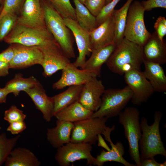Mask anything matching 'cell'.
I'll return each mask as SVG.
<instances>
[{"instance_id":"1","label":"cell","mask_w":166,"mask_h":166,"mask_svg":"<svg viewBox=\"0 0 166 166\" xmlns=\"http://www.w3.org/2000/svg\"><path fill=\"white\" fill-rule=\"evenodd\" d=\"M144 60L143 47L124 37L106 63L111 71L123 75L132 70H140Z\"/></svg>"},{"instance_id":"2","label":"cell","mask_w":166,"mask_h":166,"mask_svg":"<svg viewBox=\"0 0 166 166\" xmlns=\"http://www.w3.org/2000/svg\"><path fill=\"white\" fill-rule=\"evenodd\" d=\"M41 4L47 28L65 55L69 59L75 58V39L72 31L65 24L64 18L47 1L42 0Z\"/></svg>"},{"instance_id":"3","label":"cell","mask_w":166,"mask_h":166,"mask_svg":"<svg viewBox=\"0 0 166 166\" xmlns=\"http://www.w3.org/2000/svg\"><path fill=\"white\" fill-rule=\"evenodd\" d=\"M162 117L161 111H156L154 121L151 125L148 124L145 117L141 118L140 124L142 134L139 143L140 160L154 158L157 155L166 157V150L162 141L159 129Z\"/></svg>"},{"instance_id":"4","label":"cell","mask_w":166,"mask_h":166,"mask_svg":"<svg viewBox=\"0 0 166 166\" xmlns=\"http://www.w3.org/2000/svg\"><path fill=\"white\" fill-rule=\"evenodd\" d=\"M106 117H92L74 122L71 135L70 142L95 144L99 136L103 134L107 140L110 137L115 126L107 127Z\"/></svg>"},{"instance_id":"5","label":"cell","mask_w":166,"mask_h":166,"mask_svg":"<svg viewBox=\"0 0 166 166\" xmlns=\"http://www.w3.org/2000/svg\"><path fill=\"white\" fill-rule=\"evenodd\" d=\"M138 109L133 107H125L118 115V120L124 128L125 137L129 144L131 159L137 166H140L139 143L142 132Z\"/></svg>"},{"instance_id":"6","label":"cell","mask_w":166,"mask_h":166,"mask_svg":"<svg viewBox=\"0 0 166 166\" xmlns=\"http://www.w3.org/2000/svg\"><path fill=\"white\" fill-rule=\"evenodd\" d=\"M132 92L128 85L122 89H105L101 96L100 106L93 112L92 117H106L108 119L118 116L130 100Z\"/></svg>"},{"instance_id":"7","label":"cell","mask_w":166,"mask_h":166,"mask_svg":"<svg viewBox=\"0 0 166 166\" xmlns=\"http://www.w3.org/2000/svg\"><path fill=\"white\" fill-rule=\"evenodd\" d=\"M145 11L141 2L136 1L131 4L124 34L125 38L142 47L151 35L145 25Z\"/></svg>"},{"instance_id":"8","label":"cell","mask_w":166,"mask_h":166,"mask_svg":"<svg viewBox=\"0 0 166 166\" xmlns=\"http://www.w3.org/2000/svg\"><path fill=\"white\" fill-rule=\"evenodd\" d=\"M54 39L47 28L37 29L16 23L3 40L10 44L41 46Z\"/></svg>"},{"instance_id":"9","label":"cell","mask_w":166,"mask_h":166,"mask_svg":"<svg viewBox=\"0 0 166 166\" xmlns=\"http://www.w3.org/2000/svg\"><path fill=\"white\" fill-rule=\"evenodd\" d=\"M92 144L85 143L69 142L57 148L55 158L60 166H68L70 163L82 159L94 165L96 158L91 154Z\"/></svg>"},{"instance_id":"10","label":"cell","mask_w":166,"mask_h":166,"mask_svg":"<svg viewBox=\"0 0 166 166\" xmlns=\"http://www.w3.org/2000/svg\"><path fill=\"white\" fill-rule=\"evenodd\" d=\"M38 47L43 53V60L41 65L43 69V74L45 77L63 69L71 62L69 58L54 39Z\"/></svg>"},{"instance_id":"11","label":"cell","mask_w":166,"mask_h":166,"mask_svg":"<svg viewBox=\"0 0 166 166\" xmlns=\"http://www.w3.org/2000/svg\"><path fill=\"white\" fill-rule=\"evenodd\" d=\"M124 79L131 89L132 104L139 105L146 102L154 91L149 81L141 70H132L125 73Z\"/></svg>"},{"instance_id":"12","label":"cell","mask_w":166,"mask_h":166,"mask_svg":"<svg viewBox=\"0 0 166 166\" xmlns=\"http://www.w3.org/2000/svg\"><path fill=\"white\" fill-rule=\"evenodd\" d=\"M64 20L73 33L78 50V55L73 63L77 67L83 69L87 56L93 50L89 32L81 26L75 20L70 18H64Z\"/></svg>"},{"instance_id":"13","label":"cell","mask_w":166,"mask_h":166,"mask_svg":"<svg viewBox=\"0 0 166 166\" xmlns=\"http://www.w3.org/2000/svg\"><path fill=\"white\" fill-rule=\"evenodd\" d=\"M14 56L9 63L10 68L22 69L36 65H41L43 55L37 46H27L18 44H11Z\"/></svg>"},{"instance_id":"14","label":"cell","mask_w":166,"mask_h":166,"mask_svg":"<svg viewBox=\"0 0 166 166\" xmlns=\"http://www.w3.org/2000/svg\"><path fill=\"white\" fill-rule=\"evenodd\" d=\"M17 24L37 29L47 28L43 9L40 0H25Z\"/></svg>"},{"instance_id":"15","label":"cell","mask_w":166,"mask_h":166,"mask_svg":"<svg viewBox=\"0 0 166 166\" xmlns=\"http://www.w3.org/2000/svg\"><path fill=\"white\" fill-rule=\"evenodd\" d=\"M97 77H93L83 85L78 100L84 107L93 112L99 108L105 89L102 81Z\"/></svg>"},{"instance_id":"16","label":"cell","mask_w":166,"mask_h":166,"mask_svg":"<svg viewBox=\"0 0 166 166\" xmlns=\"http://www.w3.org/2000/svg\"><path fill=\"white\" fill-rule=\"evenodd\" d=\"M62 70L61 77L53 85V89H61L67 86L83 85L93 77L97 76L85 69H78L71 62Z\"/></svg>"},{"instance_id":"17","label":"cell","mask_w":166,"mask_h":166,"mask_svg":"<svg viewBox=\"0 0 166 166\" xmlns=\"http://www.w3.org/2000/svg\"><path fill=\"white\" fill-rule=\"evenodd\" d=\"M30 97L36 108L42 113L47 122L53 116L54 103L52 97H48L45 90L38 81L32 88L24 91Z\"/></svg>"},{"instance_id":"18","label":"cell","mask_w":166,"mask_h":166,"mask_svg":"<svg viewBox=\"0 0 166 166\" xmlns=\"http://www.w3.org/2000/svg\"><path fill=\"white\" fill-rule=\"evenodd\" d=\"M89 34L93 49L114 44L115 26L112 15Z\"/></svg>"},{"instance_id":"19","label":"cell","mask_w":166,"mask_h":166,"mask_svg":"<svg viewBox=\"0 0 166 166\" xmlns=\"http://www.w3.org/2000/svg\"><path fill=\"white\" fill-rule=\"evenodd\" d=\"M144 61L160 64L166 63V44L161 41L155 32L143 46Z\"/></svg>"},{"instance_id":"20","label":"cell","mask_w":166,"mask_h":166,"mask_svg":"<svg viewBox=\"0 0 166 166\" xmlns=\"http://www.w3.org/2000/svg\"><path fill=\"white\" fill-rule=\"evenodd\" d=\"M56 123L55 127L47 129L46 138L53 147L57 148L70 142L74 123L59 120Z\"/></svg>"},{"instance_id":"21","label":"cell","mask_w":166,"mask_h":166,"mask_svg":"<svg viewBox=\"0 0 166 166\" xmlns=\"http://www.w3.org/2000/svg\"><path fill=\"white\" fill-rule=\"evenodd\" d=\"M116 47L114 44L95 49H93L89 59L86 60L83 69L95 74L101 76V67L111 55Z\"/></svg>"},{"instance_id":"22","label":"cell","mask_w":166,"mask_h":166,"mask_svg":"<svg viewBox=\"0 0 166 166\" xmlns=\"http://www.w3.org/2000/svg\"><path fill=\"white\" fill-rule=\"evenodd\" d=\"M143 73L152 86L154 92L166 91V76L163 68L158 64L144 61Z\"/></svg>"},{"instance_id":"23","label":"cell","mask_w":166,"mask_h":166,"mask_svg":"<svg viewBox=\"0 0 166 166\" xmlns=\"http://www.w3.org/2000/svg\"><path fill=\"white\" fill-rule=\"evenodd\" d=\"M4 163L5 166H39L41 164L33 152L22 147L14 148Z\"/></svg>"},{"instance_id":"24","label":"cell","mask_w":166,"mask_h":166,"mask_svg":"<svg viewBox=\"0 0 166 166\" xmlns=\"http://www.w3.org/2000/svg\"><path fill=\"white\" fill-rule=\"evenodd\" d=\"M108 141L110 143L111 149L108 151L104 150L100 154L98 155L94 163V165L102 166L108 161H115L121 163L125 166H135L136 164L130 163L127 161L123 157L124 151V147L121 142H118L115 144H113L111 138Z\"/></svg>"},{"instance_id":"25","label":"cell","mask_w":166,"mask_h":166,"mask_svg":"<svg viewBox=\"0 0 166 166\" xmlns=\"http://www.w3.org/2000/svg\"><path fill=\"white\" fill-rule=\"evenodd\" d=\"M93 113L77 101L57 112L53 116L57 120L74 123L91 117Z\"/></svg>"},{"instance_id":"26","label":"cell","mask_w":166,"mask_h":166,"mask_svg":"<svg viewBox=\"0 0 166 166\" xmlns=\"http://www.w3.org/2000/svg\"><path fill=\"white\" fill-rule=\"evenodd\" d=\"M83 85L69 86L65 91L52 97L54 103L53 115L78 101Z\"/></svg>"},{"instance_id":"27","label":"cell","mask_w":166,"mask_h":166,"mask_svg":"<svg viewBox=\"0 0 166 166\" xmlns=\"http://www.w3.org/2000/svg\"><path fill=\"white\" fill-rule=\"evenodd\" d=\"M133 0H127L120 9H114L112 15L115 26L114 44L116 46L124 38V34L129 7Z\"/></svg>"},{"instance_id":"28","label":"cell","mask_w":166,"mask_h":166,"mask_svg":"<svg viewBox=\"0 0 166 166\" xmlns=\"http://www.w3.org/2000/svg\"><path fill=\"white\" fill-rule=\"evenodd\" d=\"M75 6L76 21L80 26L89 32L97 27L96 17L78 0H73Z\"/></svg>"},{"instance_id":"29","label":"cell","mask_w":166,"mask_h":166,"mask_svg":"<svg viewBox=\"0 0 166 166\" xmlns=\"http://www.w3.org/2000/svg\"><path fill=\"white\" fill-rule=\"evenodd\" d=\"M38 82L33 76L25 78L22 73H18L13 79L7 82L5 87L10 93H12L16 97L20 91H24L32 88Z\"/></svg>"},{"instance_id":"30","label":"cell","mask_w":166,"mask_h":166,"mask_svg":"<svg viewBox=\"0 0 166 166\" xmlns=\"http://www.w3.org/2000/svg\"><path fill=\"white\" fill-rule=\"evenodd\" d=\"M20 137L19 135L8 138L6 133L0 134V166L4 163L7 157L16 146Z\"/></svg>"},{"instance_id":"31","label":"cell","mask_w":166,"mask_h":166,"mask_svg":"<svg viewBox=\"0 0 166 166\" xmlns=\"http://www.w3.org/2000/svg\"><path fill=\"white\" fill-rule=\"evenodd\" d=\"M64 18H70L76 21L75 8L70 0H47Z\"/></svg>"},{"instance_id":"32","label":"cell","mask_w":166,"mask_h":166,"mask_svg":"<svg viewBox=\"0 0 166 166\" xmlns=\"http://www.w3.org/2000/svg\"><path fill=\"white\" fill-rule=\"evenodd\" d=\"M17 14H7L0 20V42L10 32L16 23L18 18Z\"/></svg>"},{"instance_id":"33","label":"cell","mask_w":166,"mask_h":166,"mask_svg":"<svg viewBox=\"0 0 166 166\" xmlns=\"http://www.w3.org/2000/svg\"><path fill=\"white\" fill-rule=\"evenodd\" d=\"M23 0H0V20L6 14H17L22 7Z\"/></svg>"},{"instance_id":"34","label":"cell","mask_w":166,"mask_h":166,"mask_svg":"<svg viewBox=\"0 0 166 166\" xmlns=\"http://www.w3.org/2000/svg\"><path fill=\"white\" fill-rule=\"evenodd\" d=\"M26 117L22 110L15 105H12L4 112V119L9 123L19 121H24Z\"/></svg>"},{"instance_id":"35","label":"cell","mask_w":166,"mask_h":166,"mask_svg":"<svg viewBox=\"0 0 166 166\" xmlns=\"http://www.w3.org/2000/svg\"><path fill=\"white\" fill-rule=\"evenodd\" d=\"M120 0H112L105 5L96 17L97 26L102 23L112 14L114 8Z\"/></svg>"},{"instance_id":"36","label":"cell","mask_w":166,"mask_h":166,"mask_svg":"<svg viewBox=\"0 0 166 166\" xmlns=\"http://www.w3.org/2000/svg\"><path fill=\"white\" fill-rule=\"evenodd\" d=\"M106 0H85L84 5L96 17L106 4Z\"/></svg>"},{"instance_id":"37","label":"cell","mask_w":166,"mask_h":166,"mask_svg":"<svg viewBox=\"0 0 166 166\" xmlns=\"http://www.w3.org/2000/svg\"><path fill=\"white\" fill-rule=\"evenodd\" d=\"M155 32L162 41L166 34V19L164 17L160 16L156 19L154 26Z\"/></svg>"},{"instance_id":"38","label":"cell","mask_w":166,"mask_h":166,"mask_svg":"<svg viewBox=\"0 0 166 166\" xmlns=\"http://www.w3.org/2000/svg\"><path fill=\"white\" fill-rule=\"evenodd\" d=\"M141 3L145 11L156 8H166V0H147L143 1Z\"/></svg>"},{"instance_id":"39","label":"cell","mask_w":166,"mask_h":166,"mask_svg":"<svg viewBox=\"0 0 166 166\" xmlns=\"http://www.w3.org/2000/svg\"><path fill=\"white\" fill-rule=\"evenodd\" d=\"M6 129V131L12 134L17 135L26 128V125L24 121H16L11 122Z\"/></svg>"},{"instance_id":"40","label":"cell","mask_w":166,"mask_h":166,"mask_svg":"<svg viewBox=\"0 0 166 166\" xmlns=\"http://www.w3.org/2000/svg\"><path fill=\"white\" fill-rule=\"evenodd\" d=\"M14 51L10 45L0 53V61L9 63L14 56Z\"/></svg>"},{"instance_id":"41","label":"cell","mask_w":166,"mask_h":166,"mask_svg":"<svg viewBox=\"0 0 166 166\" xmlns=\"http://www.w3.org/2000/svg\"><path fill=\"white\" fill-rule=\"evenodd\" d=\"M166 161L162 163L156 161L154 158L140 160V166H165Z\"/></svg>"},{"instance_id":"42","label":"cell","mask_w":166,"mask_h":166,"mask_svg":"<svg viewBox=\"0 0 166 166\" xmlns=\"http://www.w3.org/2000/svg\"><path fill=\"white\" fill-rule=\"evenodd\" d=\"M10 69L9 63L0 61V77L8 75Z\"/></svg>"},{"instance_id":"43","label":"cell","mask_w":166,"mask_h":166,"mask_svg":"<svg viewBox=\"0 0 166 166\" xmlns=\"http://www.w3.org/2000/svg\"><path fill=\"white\" fill-rule=\"evenodd\" d=\"M9 93L5 87L0 88V103L6 102L7 96Z\"/></svg>"},{"instance_id":"44","label":"cell","mask_w":166,"mask_h":166,"mask_svg":"<svg viewBox=\"0 0 166 166\" xmlns=\"http://www.w3.org/2000/svg\"><path fill=\"white\" fill-rule=\"evenodd\" d=\"M84 4V2L85 0H78Z\"/></svg>"},{"instance_id":"45","label":"cell","mask_w":166,"mask_h":166,"mask_svg":"<svg viewBox=\"0 0 166 166\" xmlns=\"http://www.w3.org/2000/svg\"><path fill=\"white\" fill-rule=\"evenodd\" d=\"M112 0H106V4L111 2Z\"/></svg>"},{"instance_id":"46","label":"cell","mask_w":166,"mask_h":166,"mask_svg":"<svg viewBox=\"0 0 166 166\" xmlns=\"http://www.w3.org/2000/svg\"><path fill=\"white\" fill-rule=\"evenodd\" d=\"M1 126H0V130L1 129Z\"/></svg>"}]
</instances>
